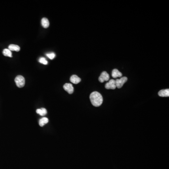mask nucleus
Masks as SVG:
<instances>
[{"label": "nucleus", "instance_id": "nucleus-1", "mask_svg": "<svg viewBox=\"0 0 169 169\" xmlns=\"http://www.w3.org/2000/svg\"><path fill=\"white\" fill-rule=\"evenodd\" d=\"M90 99L92 105L95 107H99L103 102V96L98 92H94L90 95Z\"/></svg>", "mask_w": 169, "mask_h": 169}, {"label": "nucleus", "instance_id": "nucleus-2", "mask_svg": "<svg viewBox=\"0 0 169 169\" xmlns=\"http://www.w3.org/2000/svg\"><path fill=\"white\" fill-rule=\"evenodd\" d=\"M15 81L17 87L19 88L24 87L25 84V79L24 77L21 75H18L16 77Z\"/></svg>", "mask_w": 169, "mask_h": 169}, {"label": "nucleus", "instance_id": "nucleus-3", "mask_svg": "<svg viewBox=\"0 0 169 169\" xmlns=\"http://www.w3.org/2000/svg\"><path fill=\"white\" fill-rule=\"evenodd\" d=\"M127 80V78L126 77H123L121 78L120 79H117L115 80L116 86L118 89H120L123 87Z\"/></svg>", "mask_w": 169, "mask_h": 169}, {"label": "nucleus", "instance_id": "nucleus-4", "mask_svg": "<svg viewBox=\"0 0 169 169\" xmlns=\"http://www.w3.org/2000/svg\"><path fill=\"white\" fill-rule=\"evenodd\" d=\"M110 79V75L106 72H103L101 73L99 78V80L100 82L103 83L104 81H107Z\"/></svg>", "mask_w": 169, "mask_h": 169}, {"label": "nucleus", "instance_id": "nucleus-5", "mask_svg": "<svg viewBox=\"0 0 169 169\" xmlns=\"http://www.w3.org/2000/svg\"><path fill=\"white\" fill-rule=\"evenodd\" d=\"M105 87L107 89H115L116 88L115 80H110L109 82L106 84Z\"/></svg>", "mask_w": 169, "mask_h": 169}, {"label": "nucleus", "instance_id": "nucleus-6", "mask_svg": "<svg viewBox=\"0 0 169 169\" xmlns=\"http://www.w3.org/2000/svg\"><path fill=\"white\" fill-rule=\"evenodd\" d=\"M63 87L64 89L69 94H72L74 92V88L72 84H65Z\"/></svg>", "mask_w": 169, "mask_h": 169}, {"label": "nucleus", "instance_id": "nucleus-7", "mask_svg": "<svg viewBox=\"0 0 169 169\" xmlns=\"http://www.w3.org/2000/svg\"><path fill=\"white\" fill-rule=\"evenodd\" d=\"M70 81L72 83L77 84L80 82L81 79L78 76L73 75L70 77Z\"/></svg>", "mask_w": 169, "mask_h": 169}, {"label": "nucleus", "instance_id": "nucleus-8", "mask_svg": "<svg viewBox=\"0 0 169 169\" xmlns=\"http://www.w3.org/2000/svg\"><path fill=\"white\" fill-rule=\"evenodd\" d=\"M158 95L161 97H169V89L161 90L158 92Z\"/></svg>", "mask_w": 169, "mask_h": 169}, {"label": "nucleus", "instance_id": "nucleus-9", "mask_svg": "<svg viewBox=\"0 0 169 169\" xmlns=\"http://www.w3.org/2000/svg\"><path fill=\"white\" fill-rule=\"evenodd\" d=\"M122 73L117 69H114L112 72V77L113 78H117L118 77H121Z\"/></svg>", "mask_w": 169, "mask_h": 169}, {"label": "nucleus", "instance_id": "nucleus-10", "mask_svg": "<svg viewBox=\"0 0 169 169\" xmlns=\"http://www.w3.org/2000/svg\"><path fill=\"white\" fill-rule=\"evenodd\" d=\"M9 49L10 51L18 52L20 50V47L18 45L10 44L9 46Z\"/></svg>", "mask_w": 169, "mask_h": 169}, {"label": "nucleus", "instance_id": "nucleus-11", "mask_svg": "<svg viewBox=\"0 0 169 169\" xmlns=\"http://www.w3.org/2000/svg\"><path fill=\"white\" fill-rule=\"evenodd\" d=\"M41 25L44 28H47L49 26V22L47 18H44L41 20Z\"/></svg>", "mask_w": 169, "mask_h": 169}, {"label": "nucleus", "instance_id": "nucleus-12", "mask_svg": "<svg viewBox=\"0 0 169 169\" xmlns=\"http://www.w3.org/2000/svg\"><path fill=\"white\" fill-rule=\"evenodd\" d=\"M36 113L37 114H39L40 115L43 116L46 115L47 113V111L46 109L45 108H41V109H37L36 110Z\"/></svg>", "mask_w": 169, "mask_h": 169}, {"label": "nucleus", "instance_id": "nucleus-13", "mask_svg": "<svg viewBox=\"0 0 169 169\" xmlns=\"http://www.w3.org/2000/svg\"><path fill=\"white\" fill-rule=\"evenodd\" d=\"M49 122V119L47 118H43L39 121V125L41 126H43L45 124H47Z\"/></svg>", "mask_w": 169, "mask_h": 169}, {"label": "nucleus", "instance_id": "nucleus-14", "mask_svg": "<svg viewBox=\"0 0 169 169\" xmlns=\"http://www.w3.org/2000/svg\"><path fill=\"white\" fill-rule=\"evenodd\" d=\"M3 53L4 56H8L9 57H12L11 51L9 50V49H4V50H3Z\"/></svg>", "mask_w": 169, "mask_h": 169}, {"label": "nucleus", "instance_id": "nucleus-15", "mask_svg": "<svg viewBox=\"0 0 169 169\" xmlns=\"http://www.w3.org/2000/svg\"><path fill=\"white\" fill-rule=\"evenodd\" d=\"M39 61L40 63H41L42 64H44V65H47L48 64L47 60L45 59V58L44 57L40 58L39 60Z\"/></svg>", "mask_w": 169, "mask_h": 169}, {"label": "nucleus", "instance_id": "nucleus-16", "mask_svg": "<svg viewBox=\"0 0 169 169\" xmlns=\"http://www.w3.org/2000/svg\"><path fill=\"white\" fill-rule=\"evenodd\" d=\"M46 55L47 57L49 58L51 60H53L54 58L55 57V55L54 53H49L46 54Z\"/></svg>", "mask_w": 169, "mask_h": 169}]
</instances>
